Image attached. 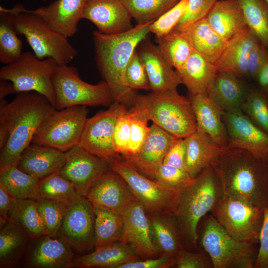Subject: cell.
Here are the masks:
<instances>
[{"label": "cell", "mask_w": 268, "mask_h": 268, "mask_svg": "<svg viewBox=\"0 0 268 268\" xmlns=\"http://www.w3.org/2000/svg\"><path fill=\"white\" fill-rule=\"evenodd\" d=\"M56 110L36 92L18 93L0 105V173L16 167L24 150L31 143L44 120Z\"/></svg>", "instance_id": "1"}, {"label": "cell", "mask_w": 268, "mask_h": 268, "mask_svg": "<svg viewBox=\"0 0 268 268\" xmlns=\"http://www.w3.org/2000/svg\"><path fill=\"white\" fill-rule=\"evenodd\" d=\"M211 166L224 197L265 208L268 205V164L249 151L222 147Z\"/></svg>", "instance_id": "2"}, {"label": "cell", "mask_w": 268, "mask_h": 268, "mask_svg": "<svg viewBox=\"0 0 268 268\" xmlns=\"http://www.w3.org/2000/svg\"><path fill=\"white\" fill-rule=\"evenodd\" d=\"M152 22L138 23L132 29L116 34L93 32L95 60L115 101L133 106L136 94L127 85L126 70L136 47L150 32Z\"/></svg>", "instance_id": "3"}, {"label": "cell", "mask_w": 268, "mask_h": 268, "mask_svg": "<svg viewBox=\"0 0 268 268\" xmlns=\"http://www.w3.org/2000/svg\"><path fill=\"white\" fill-rule=\"evenodd\" d=\"M223 197L219 181L211 165L201 171L190 184L179 190L174 215L185 250L198 251L200 221Z\"/></svg>", "instance_id": "4"}, {"label": "cell", "mask_w": 268, "mask_h": 268, "mask_svg": "<svg viewBox=\"0 0 268 268\" xmlns=\"http://www.w3.org/2000/svg\"><path fill=\"white\" fill-rule=\"evenodd\" d=\"M0 12L6 17L18 35L25 36L38 59L52 58L58 65H68L77 56L76 50L67 37L53 30L23 4L11 8L0 6Z\"/></svg>", "instance_id": "5"}, {"label": "cell", "mask_w": 268, "mask_h": 268, "mask_svg": "<svg viewBox=\"0 0 268 268\" xmlns=\"http://www.w3.org/2000/svg\"><path fill=\"white\" fill-rule=\"evenodd\" d=\"M134 101L144 108L153 124L176 138H185L197 131L191 99L177 90L137 94Z\"/></svg>", "instance_id": "6"}, {"label": "cell", "mask_w": 268, "mask_h": 268, "mask_svg": "<svg viewBox=\"0 0 268 268\" xmlns=\"http://www.w3.org/2000/svg\"><path fill=\"white\" fill-rule=\"evenodd\" d=\"M201 244L214 268H255L258 244L231 236L211 214L205 220Z\"/></svg>", "instance_id": "7"}, {"label": "cell", "mask_w": 268, "mask_h": 268, "mask_svg": "<svg viewBox=\"0 0 268 268\" xmlns=\"http://www.w3.org/2000/svg\"><path fill=\"white\" fill-rule=\"evenodd\" d=\"M109 162L110 169L125 180L147 214L174 213L178 190L146 177L122 156Z\"/></svg>", "instance_id": "8"}, {"label": "cell", "mask_w": 268, "mask_h": 268, "mask_svg": "<svg viewBox=\"0 0 268 268\" xmlns=\"http://www.w3.org/2000/svg\"><path fill=\"white\" fill-rule=\"evenodd\" d=\"M52 80L57 110L77 106L110 105L115 101L105 81L96 84L87 83L80 78L75 67L68 65H58Z\"/></svg>", "instance_id": "9"}, {"label": "cell", "mask_w": 268, "mask_h": 268, "mask_svg": "<svg viewBox=\"0 0 268 268\" xmlns=\"http://www.w3.org/2000/svg\"><path fill=\"white\" fill-rule=\"evenodd\" d=\"M58 65L52 58L41 60L34 53L26 52L15 62L0 68V78L11 82L15 93L37 92L55 106L52 77Z\"/></svg>", "instance_id": "10"}, {"label": "cell", "mask_w": 268, "mask_h": 268, "mask_svg": "<svg viewBox=\"0 0 268 268\" xmlns=\"http://www.w3.org/2000/svg\"><path fill=\"white\" fill-rule=\"evenodd\" d=\"M88 113L84 106L56 109L42 122L32 143L66 152L79 144Z\"/></svg>", "instance_id": "11"}, {"label": "cell", "mask_w": 268, "mask_h": 268, "mask_svg": "<svg viewBox=\"0 0 268 268\" xmlns=\"http://www.w3.org/2000/svg\"><path fill=\"white\" fill-rule=\"evenodd\" d=\"M264 208L223 197L211 210V215L233 238L258 244Z\"/></svg>", "instance_id": "12"}, {"label": "cell", "mask_w": 268, "mask_h": 268, "mask_svg": "<svg viewBox=\"0 0 268 268\" xmlns=\"http://www.w3.org/2000/svg\"><path fill=\"white\" fill-rule=\"evenodd\" d=\"M95 214L92 204L79 195L67 204L58 234L73 249L83 253L95 247Z\"/></svg>", "instance_id": "13"}, {"label": "cell", "mask_w": 268, "mask_h": 268, "mask_svg": "<svg viewBox=\"0 0 268 268\" xmlns=\"http://www.w3.org/2000/svg\"><path fill=\"white\" fill-rule=\"evenodd\" d=\"M124 106L114 101L107 110L87 118L79 145L89 152L108 160L121 156L115 150L113 136L117 119Z\"/></svg>", "instance_id": "14"}, {"label": "cell", "mask_w": 268, "mask_h": 268, "mask_svg": "<svg viewBox=\"0 0 268 268\" xmlns=\"http://www.w3.org/2000/svg\"><path fill=\"white\" fill-rule=\"evenodd\" d=\"M59 173L74 185L78 194L86 197L89 190L111 169L109 160L95 155L79 144L68 150Z\"/></svg>", "instance_id": "15"}, {"label": "cell", "mask_w": 268, "mask_h": 268, "mask_svg": "<svg viewBox=\"0 0 268 268\" xmlns=\"http://www.w3.org/2000/svg\"><path fill=\"white\" fill-rule=\"evenodd\" d=\"M222 119L228 134L227 146L244 149L257 158L267 159V133L255 125L240 109L224 112Z\"/></svg>", "instance_id": "16"}, {"label": "cell", "mask_w": 268, "mask_h": 268, "mask_svg": "<svg viewBox=\"0 0 268 268\" xmlns=\"http://www.w3.org/2000/svg\"><path fill=\"white\" fill-rule=\"evenodd\" d=\"M122 241L143 259L156 258L159 254L151 223L143 207L136 200L123 214Z\"/></svg>", "instance_id": "17"}, {"label": "cell", "mask_w": 268, "mask_h": 268, "mask_svg": "<svg viewBox=\"0 0 268 268\" xmlns=\"http://www.w3.org/2000/svg\"><path fill=\"white\" fill-rule=\"evenodd\" d=\"M86 198L93 206L122 215L136 201L127 183L111 169L93 185Z\"/></svg>", "instance_id": "18"}, {"label": "cell", "mask_w": 268, "mask_h": 268, "mask_svg": "<svg viewBox=\"0 0 268 268\" xmlns=\"http://www.w3.org/2000/svg\"><path fill=\"white\" fill-rule=\"evenodd\" d=\"M32 240L27 253L26 267L72 268L73 249L61 237L45 235Z\"/></svg>", "instance_id": "19"}, {"label": "cell", "mask_w": 268, "mask_h": 268, "mask_svg": "<svg viewBox=\"0 0 268 268\" xmlns=\"http://www.w3.org/2000/svg\"><path fill=\"white\" fill-rule=\"evenodd\" d=\"M132 16L121 0H88L82 18L92 22L98 31L116 34L132 29Z\"/></svg>", "instance_id": "20"}, {"label": "cell", "mask_w": 268, "mask_h": 268, "mask_svg": "<svg viewBox=\"0 0 268 268\" xmlns=\"http://www.w3.org/2000/svg\"><path fill=\"white\" fill-rule=\"evenodd\" d=\"M176 138L153 124L138 152L125 159L141 174L155 180L157 170L163 163L166 153Z\"/></svg>", "instance_id": "21"}, {"label": "cell", "mask_w": 268, "mask_h": 268, "mask_svg": "<svg viewBox=\"0 0 268 268\" xmlns=\"http://www.w3.org/2000/svg\"><path fill=\"white\" fill-rule=\"evenodd\" d=\"M88 0H56L32 12L53 30L68 38L75 34Z\"/></svg>", "instance_id": "22"}, {"label": "cell", "mask_w": 268, "mask_h": 268, "mask_svg": "<svg viewBox=\"0 0 268 268\" xmlns=\"http://www.w3.org/2000/svg\"><path fill=\"white\" fill-rule=\"evenodd\" d=\"M258 41L248 26L237 33L227 41L224 49L214 64L217 72L229 73L240 78H248V57Z\"/></svg>", "instance_id": "23"}, {"label": "cell", "mask_w": 268, "mask_h": 268, "mask_svg": "<svg viewBox=\"0 0 268 268\" xmlns=\"http://www.w3.org/2000/svg\"><path fill=\"white\" fill-rule=\"evenodd\" d=\"M138 54L145 67L152 92L177 90L181 84L178 74L164 58L157 46L147 42Z\"/></svg>", "instance_id": "24"}, {"label": "cell", "mask_w": 268, "mask_h": 268, "mask_svg": "<svg viewBox=\"0 0 268 268\" xmlns=\"http://www.w3.org/2000/svg\"><path fill=\"white\" fill-rule=\"evenodd\" d=\"M65 160V152L31 143L22 152L16 167L41 180L59 172Z\"/></svg>", "instance_id": "25"}, {"label": "cell", "mask_w": 268, "mask_h": 268, "mask_svg": "<svg viewBox=\"0 0 268 268\" xmlns=\"http://www.w3.org/2000/svg\"><path fill=\"white\" fill-rule=\"evenodd\" d=\"M195 115L197 131L207 134L222 147L228 145L227 130L223 121L224 111L207 95H190Z\"/></svg>", "instance_id": "26"}, {"label": "cell", "mask_w": 268, "mask_h": 268, "mask_svg": "<svg viewBox=\"0 0 268 268\" xmlns=\"http://www.w3.org/2000/svg\"><path fill=\"white\" fill-rule=\"evenodd\" d=\"M95 248L92 252L74 258L72 267L118 268L123 264L140 260L123 241H117Z\"/></svg>", "instance_id": "27"}, {"label": "cell", "mask_w": 268, "mask_h": 268, "mask_svg": "<svg viewBox=\"0 0 268 268\" xmlns=\"http://www.w3.org/2000/svg\"><path fill=\"white\" fill-rule=\"evenodd\" d=\"M250 86L233 74L217 72L207 96L224 112L240 110Z\"/></svg>", "instance_id": "28"}, {"label": "cell", "mask_w": 268, "mask_h": 268, "mask_svg": "<svg viewBox=\"0 0 268 268\" xmlns=\"http://www.w3.org/2000/svg\"><path fill=\"white\" fill-rule=\"evenodd\" d=\"M181 83L187 88L190 95H207L217 70L210 63L195 50L184 65L176 70Z\"/></svg>", "instance_id": "29"}, {"label": "cell", "mask_w": 268, "mask_h": 268, "mask_svg": "<svg viewBox=\"0 0 268 268\" xmlns=\"http://www.w3.org/2000/svg\"><path fill=\"white\" fill-rule=\"evenodd\" d=\"M205 18L211 27L227 41L247 26L237 0H217Z\"/></svg>", "instance_id": "30"}, {"label": "cell", "mask_w": 268, "mask_h": 268, "mask_svg": "<svg viewBox=\"0 0 268 268\" xmlns=\"http://www.w3.org/2000/svg\"><path fill=\"white\" fill-rule=\"evenodd\" d=\"M186 144V169L193 178L211 165L222 147L206 133L197 131L185 138Z\"/></svg>", "instance_id": "31"}, {"label": "cell", "mask_w": 268, "mask_h": 268, "mask_svg": "<svg viewBox=\"0 0 268 268\" xmlns=\"http://www.w3.org/2000/svg\"><path fill=\"white\" fill-rule=\"evenodd\" d=\"M191 42L194 49L214 64L227 44L209 25L206 18L200 20L182 31Z\"/></svg>", "instance_id": "32"}, {"label": "cell", "mask_w": 268, "mask_h": 268, "mask_svg": "<svg viewBox=\"0 0 268 268\" xmlns=\"http://www.w3.org/2000/svg\"><path fill=\"white\" fill-rule=\"evenodd\" d=\"M0 229V268L17 266L31 240L30 237L17 222L11 219Z\"/></svg>", "instance_id": "33"}, {"label": "cell", "mask_w": 268, "mask_h": 268, "mask_svg": "<svg viewBox=\"0 0 268 268\" xmlns=\"http://www.w3.org/2000/svg\"><path fill=\"white\" fill-rule=\"evenodd\" d=\"M147 215L159 253L176 258L185 249L174 213Z\"/></svg>", "instance_id": "34"}, {"label": "cell", "mask_w": 268, "mask_h": 268, "mask_svg": "<svg viewBox=\"0 0 268 268\" xmlns=\"http://www.w3.org/2000/svg\"><path fill=\"white\" fill-rule=\"evenodd\" d=\"M156 42L161 54L175 70L184 65L194 50L183 32L175 29L163 36L156 38Z\"/></svg>", "instance_id": "35"}, {"label": "cell", "mask_w": 268, "mask_h": 268, "mask_svg": "<svg viewBox=\"0 0 268 268\" xmlns=\"http://www.w3.org/2000/svg\"><path fill=\"white\" fill-rule=\"evenodd\" d=\"M8 217L28 233L31 240L46 235L35 200L16 199L9 210Z\"/></svg>", "instance_id": "36"}, {"label": "cell", "mask_w": 268, "mask_h": 268, "mask_svg": "<svg viewBox=\"0 0 268 268\" xmlns=\"http://www.w3.org/2000/svg\"><path fill=\"white\" fill-rule=\"evenodd\" d=\"M40 180L17 167L9 168L0 173V182L16 199L37 200Z\"/></svg>", "instance_id": "37"}, {"label": "cell", "mask_w": 268, "mask_h": 268, "mask_svg": "<svg viewBox=\"0 0 268 268\" xmlns=\"http://www.w3.org/2000/svg\"><path fill=\"white\" fill-rule=\"evenodd\" d=\"M93 207L95 214V247L122 241L123 215L98 206Z\"/></svg>", "instance_id": "38"}, {"label": "cell", "mask_w": 268, "mask_h": 268, "mask_svg": "<svg viewBox=\"0 0 268 268\" xmlns=\"http://www.w3.org/2000/svg\"><path fill=\"white\" fill-rule=\"evenodd\" d=\"M247 26L259 41L268 48V3L266 0H237Z\"/></svg>", "instance_id": "39"}, {"label": "cell", "mask_w": 268, "mask_h": 268, "mask_svg": "<svg viewBox=\"0 0 268 268\" xmlns=\"http://www.w3.org/2000/svg\"><path fill=\"white\" fill-rule=\"evenodd\" d=\"M40 198L66 203L79 195L72 183L59 172L51 174L40 180Z\"/></svg>", "instance_id": "40"}, {"label": "cell", "mask_w": 268, "mask_h": 268, "mask_svg": "<svg viewBox=\"0 0 268 268\" xmlns=\"http://www.w3.org/2000/svg\"><path fill=\"white\" fill-rule=\"evenodd\" d=\"M138 23L153 22L174 6L177 0H121Z\"/></svg>", "instance_id": "41"}, {"label": "cell", "mask_w": 268, "mask_h": 268, "mask_svg": "<svg viewBox=\"0 0 268 268\" xmlns=\"http://www.w3.org/2000/svg\"><path fill=\"white\" fill-rule=\"evenodd\" d=\"M240 110L268 134V97L257 87H250Z\"/></svg>", "instance_id": "42"}, {"label": "cell", "mask_w": 268, "mask_h": 268, "mask_svg": "<svg viewBox=\"0 0 268 268\" xmlns=\"http://www.w3.org/2000/svg\"><path fill=\"white\" fill-rule=\"evenodd\" d=\"M131 120V136L127 154L122 156L126 158L137 153L144 143L149 131L150 121L144 108L134 101L129 109Z\"/></svg>", "instance_id": "43"}, {"label": "cell", "mask_w": 268, "mask_h": 268, "mask_svg": "<svg viewBox=\"0 0 268 268\" xmlns=\"http://www.w3.org/2000/svg\"><path fill=\"white\" fill-rule=\"evenodd\" d=\"M12 24L0 12V61L6 65L15 62L22 54V42Z\"/></svg>", "instance_id": "44"}, {"label": "cell", "mask_w": 268, "mask_h": 268, "mask_svg": "<svg viewBox=\"0 0 268 268\" xmlns=\"http://www.w3.org/2000/svg\"><path fill=\"white\" fill-rule=\"evenodd\" d=\"M36 201L39 213L43 221L45 234L58 236L64 217L67 204L65 203L40 198Z\"/></svg>", "instance_id": "45"}, {"label": "cell", "mask_w": 268, "mask_h": 268, "mask_svg": "<svg viewBox=\"0 0 268 268\" xmlns=\"http://www.w3.org/2000/svg\"><path fill=\"white\" fill-rule=\"evenodd\" d=\"M189 0H180L174 6L166 11L149 25L150 32L156 38L170 32L185 14Z\"/></svg>", "instance_id": "46"}, {"label": "cell", "mask_w": 268, "mask_h": 268, "mask_svg": "<svg viewBox=\"0 0 268 268\" xmlns=\"http://www.w3.org/2000/svg\"><path fill=\"white\" fill-rule=\"evenodd\" d=\"M186 170L162 163L156 171L155 180L170 188L180 190L194 180Z\"/></svg>", "instance_id": "47"}, {"label": "cell", "mask_w": 268, "mask_h": 268, "mask_svg": "<svg viewBox=\"0 0 268 268\" xmlns=\"http://www.w3.org/2000/svg\"><path fill=\"white\" fill-rule=\"evenodd\" d=\"M131 127L130 110L125 105L117 119L113 136L115 150L122 156L125 155L128 152L131 136Z\"/></svg>", "instance_id": "48"}, {"label": "cell", "mask_w": 268, "mask_h": 268, "mask_svg": "<svg viewBox=\"0 0 268 268\" xmlns=\"http://www.w3.org/2000/svg\"><path fill=\"white\" fill-rule=\"evenodd\" d=\"M126 80L128 86L132 90H150L145 67L136 50L127 65Z\"/></svg>", "instance_id": "49"}, {"label": "cell", "mask_w": 268, "mask_h": 268, "mask_svg": "<svg viewBox=\"0 0 268 268\" xmlns=\"http://www.w3.org/2000/svg\"><path fill=\"white\" fill-rule=\"evenodd\" d=\"M217 0H189L187 10L174 29L183 31L206 18Z\"/></svg>", "instance_id": "50"}, {"label": "cell", "mask_w": 268, "mask_h": 268, "mask_svg": "<svg viewBox=\"0 0 268 268\" xmlns=\"http://www.w3.org/2000/svg\"><path fill=\"white\" fill-rule=\"evenodd\" d=\"M176 267L178 268H207L212 264L206 254L201 252H190L183 250L175 258Z\"/></svg>", "instance_id": "51"}, {"label": "cell", "mask_w": 268, "mask_h": 268, "mask_svg": "<svg viewBox=\"0 0 268 268\" xmlns=\"http://www.w3.org/2000/svg\"><path fill=\"white\" fill-rule=\"evenodd\" d=\"M268 58V48L259 41L251 50L247 61L248 78L256 80Z\"/></svg>", "instance_id": "52"}, {"label": "cell", "mask_w": 268, "mask_h": 268, "mask_svg": "<svg viewBox=\"0 0 268 268\" xmlns=\"http://www.w3.org/2000/svg\"><path fill=\"white\" fill-rule=\"evenodd\" d=\"M255 268H268V205L264 208Z\"/></svg>", "instance_id": "53"}, {"label": "cell", "mask_w": 268, "mask_h": 268, "mask_svg": "<svg viewBox=\"0 0 268 268\" xmlns=\"http://www.w3.org/2000/svg\"><path fill=\"white\" fill-rule=\"evenodd\" d=\"M186 157L185 139L177 138L166 153L163 163L186 170Z\"/></svg>", "instance_id": "54"}, {"label": "cell", "mask_w": 268, "mask_h": 268, "mask_svg": "<svg viewBox=\"0 0 268 268\" xmlns=\"http://www.w3.org/2000/svg\"><path fill=\"white\" fill-rule=\"evenodd\" d=\"M174 257L161 255L159 258L137 260L120 265L118 268H167L175 266Z\"/></svg>", "instance_id": "55"}, {"label": "cell", "mask_w": 268, "mask_h": 268, "mask_svg": "<svg viewBox=\"0 0 268 268\" xmlns=\"http://www.w3.org/2000/svg\"><path fill=\"white\" fill-rule=\"evenodd\" d=\"M15 200L0 182V228L9 220L8 212Z\"/></svg>", "instance_id": "56"}, {"label": "cell", "mask_w": 268, "mask_h": 268, "mask_svg": "<svg viewBox=\"0 0 268 268\" xmlns=\"http://www.w3.org/2000/svg\"><path fill=\"white\" fill-rule=\"evenodd\" d=\"M255 81L257 87L268 96V58Z\"/></svg>", "instance_id": "57"}, {"label": "cell", "mask_w": 268, "mask_h": 268, "mask_svg": "<svg viewBox=\"0 0 268 268\" xmlns=\"http://www.w3.org/2000/svg\"><path fill=\"white\" fill-rule=\"evenodd\" d=\"M14 93L15 91L12 83L9 81L1 79L0 82V100H3L5 96Z\"/></svg>", "instance_id": "58"}, {"label": "cell", "mask_w": 268, "mask_h": 268, "mask_svg": "<svg viewBox=\"0 0 268 268\" xmlns=\"http://www.w3.org/2000/svg\"><path fill=\"white\" fill-rule=\"evenodd\" d=\"M266 160H267V163H268V157H267Z\"/></svg>", "instance_id": "59"}, {"label": "cell", "mask_w": 268, "mask_h": 268, "mask_svg": "<svg viewBox=\"0 0 268 268\" xmlns=\"http://www.w3.org/2000/svg\"><path fill=\"white\" fill-rule=\"evenodd\" d=\"M41 0L45 1H47L48 0Z\"/></svg>", "instance_id": "60"}, {"label": "cell", "mask_w": 268, "mask_h": 268, "mask_svg": "<svg viewBox=\"0 0 268 268\" xmlns=\"http://www.w3.org/2000/svg\"><path fill=\"white\" fill-rule=\"evenodd\" d=\"M267 3H268V0H266Z\"/></svg>", "instance_id": "61"}, {"label": "cell", "mask_w": 268, "mask_h": 268, "mask_svg": "<svg viewBox=\"0 0 268 268\" xmlns=\"http://www.w3.org/2000/svg\"><path fill=\"white\" fill-rule=\"evenodd\" d=\"M178 0V1H179V0Z\"/></svg>", "instance_id": "62"}, {"label": "cell", "mask_w": 268, "mask_h": 268, "mask_svg": "<svg viewBox=\"0 0 268 268\" xmlns=\"http://www.w3.org/2000/svg\"></svg>", "instance_id": "63"}]
</instances>
